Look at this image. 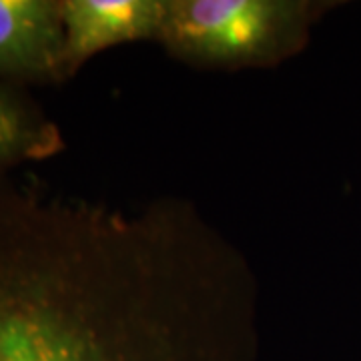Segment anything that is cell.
Listing matches in <instances>:
<instances>
[{
	"mask_svg": "<svg viewBox=\"0 0 361 361\" xmlns=\"http://www.w3.org/2000/svg\"><path fill=\"white\" fill-rule=\"evenodd\" d=\"M66 78L63 0H0V82L23 89Z\"/></svg>",
	"mask_w": 361,
	"mask_h": 361,
	"instance_id": "cell-3",
	"label": "cell"
},
{
	"mask_svg": "<svg viewBox=\"0 0 361 361\" xmlns=\"http://www.w3.org/2000/svg\"><path fill=\"white\" fill-rule=\"evenodd\" d=\"M259 279L191 201L0 173V361H259Z\"/></svg>",
	"mask_w": 361,
	"mask_h": 361,
	"instance_id": "cell-1",
	"label": "cell"
},
{
	"mask_svg": "<svg viewBox=\"0 0 361 361\" xmlns=\"http://www.w3.org/2000/svg\"><path fill=\"white\" fill-rule=\"evenodd\" d=\"M322 0H167L157 44L193 68H273L307 47Z\"/></svg>",
	"mask_w": 361,
	"mask_h": 361,
	"instance_id": "cell-2",
	"label": "cell"
},
{
	"mask_svg": "<svg viewBox=\"0 0 361 361\" xmlns=\"http://www.w3.org/2000/svg\"><path fill=\"white\" fill-rule=\"evenodd\" d=\"M165 13L167 0H63L68 78L106 49L157 42Z\"/></svg>",
	"mask_w": 361,
	"mask_h": 361,
	"instance_id": "cell-4",
	"label": "cell"
},
{
	"mask_svg": "<svg viewBox=\"0 0 361 361\" xmlns=\"http://www.w3.org/2000/svg\"><path fill=\"white\" fill-rule=\"evenodd\" d=\"M63 149L56 123L20 87L0 82V173L47 161Z\"/></svg>",
	"mask_w": 361,
	"mask_h": 361,
	"instance_id": "cell-5",
	"label": "cell"
}]
</instances>
